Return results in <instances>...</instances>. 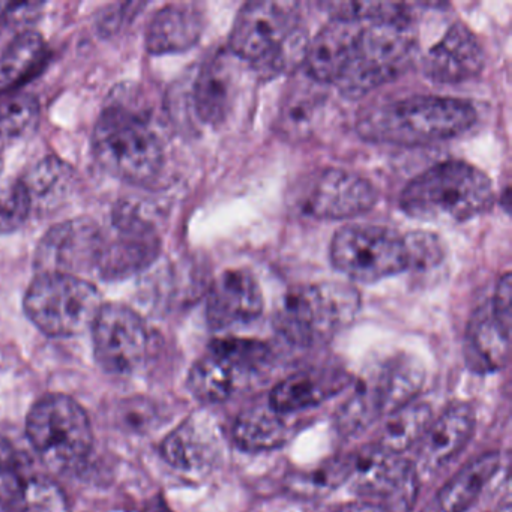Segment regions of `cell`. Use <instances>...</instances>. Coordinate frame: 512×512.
Masks as SVG:
<instances>
[{"instance_id": "obj_10", "label": "cell", "mask_w": 512, "mask_h": 512, "mask_svg": "<svg viewBox=\"0 0 512 512\" xmlns=\"http://www.w3.org/2000/svg\"><path fill=\"white\" fill-rule=\"evenodd\" d=\"M349 481L356 494L376 499L385 512H410L418 497L415 466L379 446L353 455Z\"/></svg>"}, {"instance_id": "obj_11", "label": "cell", "mask_w": 512, "mask_h": 512, "mask_svg": "<svg viewBox=\"0 0 512 512\" xmlns=\"http://www.w3.org/2000/svg\"><path fill=\"white\" fill-rule=\"evenodd\" d=\"M95 358L107 373H134L146 361L149 332L145 320L133 308L104 304L92 326Z\"/></svg>"}, {"instance_id": "obj_31", "label": "cell", "mask_w": 512, "mask_h": 512, "mask_svg": "<svg viewBox=\"0 0 512 512\" xmlns=\"http://www.w3.org/2000/svg\"><path fill=\"white\" fill-rule=\"evenodd\" d=\"M241 374L208 350L191 368L188 388L202 403H223L236 391Z\"/></svg>"}, {"instance_id": "obj_30", "label": "cell", "mask_w": 512, "mask_h": 512, "mask_svg": "<svg viewBox=\"0 0 512 512\" xmlns=\"http://www.w3.org/2000/svg\"><path fill=\"white\" fill-rule=\"evenodd\" d=\"M47 47L38 32L17 35L0 55V92L7 94L25 82L46 61Z\"/></svg>"}, {"instance_id": "obj_29", "label": "cell", "mask_w": 512, "mask_h": 512, "mask_svg": "<svg viewBox=\"0 0 512 512\" xmlns=\"http://www.w3.org/2000/svg\"><path fill=\"white\" fill-rule=\"evenodd\" d=\"M430 404L410 401L386 415L379 434V448L392 454H401L421 442L431 424Z\"/></svg>"}, {"instance_id": "obj_22", "label": "cell", "mask_w": 512, "mask_h": 512, "mask_svg": "<svg viewBox=\"0 0 512 512\" xmlns=\"http://www.w3.org/2000/svg\"><path fill=\"white\" fill-rule=\"evenodd\" d=\"M511 329L505 328L491 311L490 302L470 319L464 338V358L476 373H493L508 364Z\"/></svg>"}, {"instance_id": "obj_21", "label": "cell", "mask_w": 512, "mask_h": 512, "mask_svg": "<svg viewBox=\"0 0 512 512\" xmlns=\"http://www.w3.org/2000/svg\"><path fill=\"white\" fill-rule=\"evenodd\" d=\"M349 377L335 370H307L287 377L269 395V406L281 416L310 409L346 388Z\"/></svg>"}, {"instance_id": "obj_27", "label": "cell", "mask_w": 512, "mask_h": 512, "mask_svg": "<svg viewBox=\"0 0 512 512\" xmlns=\"http://www.w3.org/2000/svg\"><path fill=\"white\" fill-rule=\"evenodd\" d=\"M286 437V422L269 403L244 410L233 425V439L244 451H271L283 445Z\"/></svg>"}, {"instance_id": "obj_34", "label": "cell", "mask_w": 512, "mask_h": 512, "mask_svg": "<svg viewBox=\"0 0 512 512\" xmlns=\"http://www.w3.org/2000/svg\"><path fill=\"white\" fill-rule=\"evenodd\" d=\"M380 416H383V410L377 400L376 392L371 388L368 380H364L347 398L346 403L338 409L335 425L343 436H358Z\"/></svg>"}, {"instance_id": "obj_15", "label": "cell", "mask_w": 512, "mask_h": 512, "mask_svg": "<svg viewBox=\"0 0 512 512\" xmlns=\"http://www.w3.org/2000/svg\"><path fill=\"white\" fill-rule=\"evenodd\" d=\"M262 313V290L250 272L230 269L212 284L206 302V319L215 331L248 325Z\"/></svg>"}, {"instance_id": "obj_40", "label": "cell", "mask_w": 512, "mask_h": 512, "mask_svg": "<svg viewBox=\"0 0 512 512\" xmlns=\"http://www.w3.org/2000/svg\"><path fill=\"white\" fill-rule=\"evenodd\" d=\"M491 311L505 328L511 329V275L500 277L490 301Z\"/></svg>"}, {"instance_id": "obj_9", "label": "cell", "mask_w": 512, "mask_h": 512, "mask_svg": "<svg viewBox=\"0 0 512 512\" xmlns=\"http://www.w3.org/2000/svg\"><path fill=\"white\" fill-rule=\"evenodd\" d=\"M331 262L358 283H376L410 269L406 236L388 227L355 224L335 233Z\"/></svg>"}, {"instance_id": "obj_1", "label": "cell", "mask_w": 512, "mask_h": 512, "mask_svg": "<svg viewBox=\"0 0 512 512\" xmlns=\"http://www.w3.org/2000/svg\"><path fill=\"white\" fill-rule=\"evenodd\" d=\"M476 110L460 98L416 95L374 107L361 116L358 131L365 140L400 146H427L466 133Z\"/></svg>"}, {"instance_id": "obj_16", "label": "cell", "mask_w": 512, "mask_h": 512, "mask_svg": "<svg viewBox=\"0 0 512 512\" xmlns=\"http://www.w3.org/2000/svg\"><path fill=\"white\" fill-rule=\"evenodd\" d=\"M485 53L476 35L463 23H455L424 59V74L439 85H460L481 74Z\"/></svg>"}, {"instance_id": "obj_5", "label": "cell", "mask_w": 512, "mask_h": 512, "mask_svg": "<svg viewBox=\"0 0 512 512\" xmlns=\"http://www.w3.org/2000/svg\"><path fill=\"white\" fill-rule=\"evenodd\" d=\"M358 308L359 293L349 284H307L286 293L275 313L274 326L289 343L316 346L344 328Z\"/></svg>"}, {"instance_id": "obj_24", "label": "cell", "mask_w": 512, "mask_h": 512, "mask_svg": "<svg viewBox=\"0 0 512 512\" xmlns=\"http://www.w3.org/2000/svg\"><path fill=\"white\" fill-rule=\"evenodd\" d=\"M424 368L416 359L406 355L392 356L368 376L376 392L383 415L415 400L424 385Z\"/></svg>"}, {"instance_id": "obj_14", "label": "cell", "mask_w": 512, "mask_h": 512, "mask_svg": "<svg viewBox=\"0 0 512 512\" xmlns=\"http://www.w3.org/2000/svg\"><path fill=\"white\" fill-rule=\"evenodd\" d=\"M377 202L370 181L343 169H326L308 182L302 209L320 220H346L367 214Z\"/></svg>"}, {"instance_id": "obj_2", "label": "cell", "mask_w": 512, "mask_h": 512, "mask_svg": "<svg viewBox=\"0 0 512 512\" xmlns=\"http://www.w3.org/2000/svg\"><path fill=\"white\" fill-rule=\"evenodd\" d=\"M494 202L493 184L478 167L449 160L419 173L404 188L401 209L416 220L463 223Z\"/></svg>"}, {"instance_id": "obj_3", "label": "cell", "mask_w": 512, "mask_h": 512, "mask_svg": "<svg viewBox=\"0 0 512 512\" xmlns=\"http://www.w3.org/2000/svg\"><path fill=\"white\" fill-rule=\"evenodd\" d=\"M308 41L299 29L292 2H250L236 16L229 49L262 74H280L296 62L304 64Z\"/></svg>"}, {"instance_id": "obj_35", "label": "cell", "mask_w": 512, "mask_h": 512, "mask_svg": "<svg viewBox=\"0 0 512 512\" xmlns=\"http://www.w3.org/2000/svg\"><path fill=\"white\" fill-rule=\"evenodd\" d=\"M209 352L224 359L239 373H254L271 358L268 344L251 338L224 337L211 341Z\"/></svg>"}, {"instance_id": "obj_19", "label": "cell", "mask_w": 512, "mask_h": 512, "mask_svg": "<svg viewBox=\"0 0 512 512\" xmlns=\"http://www.w3.org/2000/svg\"><path fill=\"white\" fill-rule=\"evenodd\" d=\"M236 100V74L230 56L220 53L209 59L197 74L193 106L197 118L206 125L223 124Z\"/></svg>"}, {"instance_id": "obj_33", "label": "cell", "mask_w": 512, "mask_h": 512, "mask_svg": "<svg viewBox=\"0 0 512 512\" xmlns=\"http://www.w3.org/2000/svg\"><path fill=\"white\" fill-rule=\"evenodd\" d=\"M352 466L353 457L335 458L328 463L320 464L316 469L290 476L287 488L296 496H323L340 487L343 482L349 481Z\"/></svg>"}, {"instance_id": "obj_28", "label": "cell", "mask_w": 512, "mask_h": 512, "mask_svg": "<svg viewBox=\"0 0 512 512\" xmlns=\"http://www.w3.org/2000/svg\"><path fill=\"white\" fill-rule=\"evenodd\" d=\"M28 188L35 212H50L59 208L74 187V172L67 163L56 157H47L35 164L22 178Z\"/></svg>"}, {"instance_id": "obj_39", "label": "cell", "mask_w": 512, "mask_h": 512, "mask_svg": "<svg viewBox=\"0 0 512 512\" xmlns=\"http://www.w3.org/2000/svg\"><path fill=\"white\" fill-rule=\"evenodd\" d=\"M157 412L154 406L148 401H125L121 406V424L128 430L134 433H145L151 428L152 421H154Z\"/></svg>"}, {"instance_id": "obj_6", "label": "cell", "mask_w": 512, "mask_h": 512, "mask_svg": "<svg viewBox=\"0 0 512 512\" xmlns=\"http://www.w3.org/2000/svg\"><path fill=\"white\" fill-rule=\"evenodd\" d=\"M26 433L49 469L68 472L88 460L94 445L91 419L68 395L50 394L34 404Z\"/></svg>"}, {"instance_id": "obj_41", "label": "cell", "mask_w": 512, "mask_h": 512, "mask_svg": "<svg viewBox=\"0 0 512 512\" xmlns=\"http://www.w3.org/2000/svg\"><path fill=\"white\" fill-rule=\"evenodd\" d=\"M25 464V455L7 437L0 436V479L22 475Z\"/></svg>"}, {"instance_id": "obj_8", "label": "cell", "mask_w": 512, "mask_h": 512, "mask_svg": "<svg viewBox=\"0 0 512 512\" xmlns=\"http://www.w3.org/2000/svg\"><path fill=\"white\" fill-rule=\"evenodd\" d=\"M97 286L86 278L38 274L25 296V313L49 337H76L94 326L103 308Z\"/></svg>"}, {"instance_id": "obj_4", "label": "cell", "mask_w": 512, "mask_h": 512, "mask_svg": "<svg viewBox=\"0 0 512 512\" xmlns=\"http://www.w3.org/2000/svg\"><path fill=\"white\" fill-rule=\"evenodd\" d=\"M92 149L98 164L130 184L154 181L163 169L164 146L145 113L113 100L101 113Z\"/></svg>"}, {"instance_id": "obj_43", "label": "cell", "mask_w": 512, "mask_h": 512, "mask_svg": "<svg viewBox=\"0 0 512 512\" xmlns=\"http://www.w3.org/2000/svg\"><path fill=\"white\" fill-rule=\"evenodd\" d=\"M497 512H511V509H509V505L503 506V508H500Z\"/></svg>"}, {"instance_id": "obj_12", "label": "cell", "mask_w": 512, "mask_h": 512, "mask_svg": "<svg viewBox=\"0 0 512 512\" xmlns=\"http://www.w3.org/2000/svg\"><path fill=\"white\" fill-rule=\"evenodd\" d=\"M106 233L95 221L79 218L52 227L35 253L38 274H64L83 278L97 274Z\"/></svg>"}, {"instance_id": "obj_32", "label": "cell", "mask_w": 512, "mask_h": 512, "mask_svg": "<svg viewBox=\"0 0 512 512\" xmlns=\"http://www.w3.org/2000/svg\"><path fill=\"white\" fill-rule=\"evenodd\" d=\"M40 101L31 94L0 98V152L23 142L40 124Z\"/></svg>"}, {"instance_id": "obj_42", "label": "cell", "mask_w": 512, "mask_h": 512, "mask_svg": "<svg viewBox=\"0 0 512 512\" xmlns=\"http://www.w3.org/2000/svg\"><path fill=\"white\" fill-rule=\"evenodd\" d=\"M344 512H385L374 502H361L350 505Z\"/></svg>"}, {"instance_id": "obj_20", "label": "cell", "mask_w": 512, "mask_h": 512, "mask_svg": "<svg viewBox=\"0 0 512 512\" xmlns=\"http://www.w3.org/2000/svg\"><path fill=\"white\" fill-rule=\"evenodd\" d=\"M205 29V16L197 5L173 4L161 8L146 31L151 55H173L196 46Z\"/></svg>"}, {"instance_id": "obj_37", "label": "cell", "mask_w": 512, "mask_h": 512, "mask_svg": "<svg viewBox=\"0 0 512 512\" xmlns=\"http://www.w3.org/2000/svg\"><path fill=\"white\" fill-rule=\"evenodd\" d=\"M319 104L320 98L311 91L296 92L295 97H290L281 109V124L286 133H307Z\"/></svg>"}, {"instance_id": "obj_13", "label": "cell", "mask_w": 512, "mask_h": 512, "mask_svg": "<svg viewBox=\"0 0 512 512\" xmlns=\"http://www.w3.org/2000/svg\"><path fill=\"white\" fill-rule=\"evenodd\" d=\"M115 233L104 239L97 275L101 280H127L145 271L160 256L161 241L148 220L121 208L113 217Z\"/></svg>"}, {"instance_id": "obj_44", "label": "cell", "mask_w": 512, "mask_h": 512, "mask_svg": "<svg viewBox=\"0 0 512 512\" xmlns=\"http://www.w3.org/2000/svg\"><path fill=\"white\" fill-rule=\"evenodd\" d=\"M2 167H4V160H2V152H0V173H2Z\"/></svg>"}, {"instance_id": "obj_17", "label": "cell", "mask_w": 512, "mask_h": 512, "mask_svg": "<svg viewBox=\"0 0 512 512\" xmlns=\"http://www.w3.org/2000/svg\"><path fill=\"white\" fill-rule=\"evenodd\" d=\"M362 23L331 19L308 41L304 67L317 85H334L352 61Z\"/></svg>"}, {"instance_id": "obj_26", "label": "cell", "mask_w": 512, "mask_h": 512, "mask_svg": "<svg viewBox=\"0 0 512 512\" xmlns=\"http://www.w3.org/2000/svg\"><path fill=\"white\" fill-rule=\"evenodd\" d=\"M0 496L20 512H71L70 500L58 482L44 475L0 479Z\"/></svg>"}, {"instance_id": "obj_18", "label": "cell", "mask_w": 512, "mask_h": 512, "mask_svg": "<svg viewBox=\"0 0 512 512\" xmlns=\"http://www.w3.org/2000/svg\"><path fill=\"white\" fill-rule=\"evenodd\" d=\"M476 418L472 406L454 404L439 419L431 422L419 446V466L424 472L434 473L445 467L467 445Z\"/></svg>"}, {"instance_id": "obj_23", "label": "cell", "mask_w": 512, "mask_h": 512, "mask_svg": "<svg viewBox=\"0 0 512 512\" xmlns=\"http://www.w3.org/2000/svg\"><path fill=\"white\" fill-rule=\"evenodd\" d=\"M502 464L499 452H487L458 470L434 497L427 512H467L484 493Z\"/></svg>"}, {"instance_id": "obj_7", "label": "cell", "mask_w": 512, "mask_h": 512, "mask_svg": "<svg viewBox=\"0 0 512 512\" xmlns=\"http://www.w3.org/2000/svg\"><path fill=\"white\" fill-rule=\"evenodd\" d=\"M362 25L349 67L335 86L349 98H361L397 79L409 68L416 50L413 20Z\"/></svg>"}, {"instance_id": "obj_38", "label": "cell", "mask_w": 512, "mask_h": 512, "mask_svg": "<svg viewBox=\"0 0 512 512\" xmlns=\"http://www.w3.org/2000/svg\"><path fill=\"white\" fill-rule=\"evenodd\" d=\"M406 244L409 248L410 268L427 269L442 260L440 241L431 233H412L406 236Z\"/></svg>"}, {"instance_id": "obj_36", "label": "cell", "mask_w": 512, "mask_h": 512, "mask_svg": "<svg viewBox=\"0 0 512 512\" xmlns=\"http://www.w3.org/2000/svg\"><path fill=\"white\" fill-rule=\"evenodd\" d=\"M32 200L25 182L20 179L0 185V233L10 235L25 226L31 217Z\"/></svg>"}, {"instance_id": "obj_25", "label": "cell", "mask_w": 512, "mask_h": 512, "mask_svg": "<svg viewBox=\"0 0 512 512\" xmlns=\"http://www.w3.org/2000/svg\"><path fill=\"white\" fill-rule=\"evenodd\" d=\"M164 460L185 473H197L214 463L215 443L200 422L190 419L173 430L161 446Z\"/></svg>"}]
</instances>
